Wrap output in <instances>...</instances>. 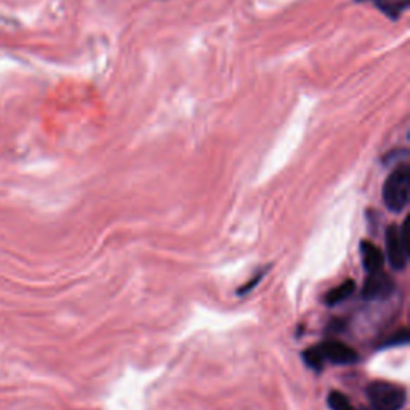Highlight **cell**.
I'll return each instance as SVG.
<instances>
[{"mask_svg":"<svg viewBox=\"0 0 410 410\" xmlns=\"http://www.w3.org/2000/svg\"><path fill=\"white\" fill-rule=\"evenodd\" d=\"M383 202L392 213H401L410 201V167L407 162L397 166L383 185Z\"/></svg>","mask_w":410,"mask_h":410,"instance_id":"cell-1","label":"cell"},{"mask_svg":"<svg viewBox=\"0 0 410 410\" xmlns=\"http://www.w3.org/2000/svg\"><path fill=\"white\" fill-rule=\"evenodd\" d=\"M366 392L373 410H402L407 402V392L402 386L383 380L372 382Z\"/></svg>","mask_w":410,"mask_h":410,"instance_id":"cell-2","label":"cell"},{"mask_svg":"<svg viewBox=\"0 0 410 410\" xmlns=\"http://www.w3.org/2000/svg\"><path fill=\"white\" fill-rule=\"evenodd\" d=\"M385 242H386V259H388L391 268L396 269V271L406 269L410 251L409 218L404 221L399 228L395 225L386 228Z\"/></svg>","mask_w":410,"mask_h":410,"instance_id":"cell-3","label":"cell"},{"mask_svg":"<svg viewBox=\"0 0 410 410\" xmlns=\"http://www.w3.org/2000/svg\"><path fill=\"white\" fill-rule=\"evenodd\" d=\"M395 292V280L391 276L382 271L368 273L364 287H362V297L366 300H378V298H386Z\"/></svg>","mask_w":410,"mask_h":410,"instance_id":"cell-4","label":"cell"},{"mask_svg":"<svg viewBox=\"0 0 410 410\" xmlns=\"http://www.w3.org/2000/svg\"><path fill=\"white\" fill-rule=\"evenodd\" d=\"M319 348L324 361H329L337 366H351L356 364L357 359H359L356 351L342 342H327Z\"/></svg>","mask_w":410,"mask_h":410,"instance_id":"cell-5","label":"cell"},{"mask_svg":"<svg viewBox=\"0 0 410 410\" xmlns=\"http://www.w3.org/2000/svg\"><path fill=\"white\" fill-rule=\"evenodd\" d=\"M361 260L367 273L382 271L385 265L383 251L380 250L377 245L368 241L361 242Z\"/></svg>","mask_w":410,"mask_h":410,"instance_id":"cell-6","label":"cell"},{"mask_svg":"<svg viewBox=\"0 0 410 410\" xmlns=\"http://www.w3.org/2000/svg\"><path fill=\"white\" fill-rule=\"evenodd\" d=\"M354 290H356L354 280H351V279L344 280L343 284H340L335 287V289L327 292L325 297H324V302L329 304V306H335V304L347 302L348 298L354 294Z\"/></svg>","mask_w":410,"mask_h":410,"instance_id":"cell-7","label":"cell"},{"mask_svg":"<svg viewBox=\"0 0 410 410\" xmlns=\"http://www.w3.org/2000/svg\"><path fill=\"white\" fill-rule=\"evenodd\" d=\"M409 0H383L378 2L377 7L383 11V15L388 16L391 20H399L404 11L409 8Z\"/></svg>","mask_w":410,"mask_h":410,"instance_id":"cell-8","label":"cell"},{"mask_svg":"<svg viewBox=\"0 0 410 410\" xmlns=\"http://www.w3.org/2000/svg\"><path fill=\"white\" fill-rule=\"evenodd\" d=\"M327 404H329L332 410H354L348 397L340 391H332L329 397H327Z\"/></svg>","mask_w":410,"mask_h":410,"instance_id":"cell-9","label":"cell"},{"mask_svg":"<svg viewBox=\"0 0 410 410\" xmlns=\"http://www.w3.org/2000/svg\"><path fill=\"white\" fill-rule=\"evenodd\" d=\"M303 357H304V361H306V364L309 367L316 368V371H321L322 364H324V362H325L324 357H322V353H321V348L319 347H314V348L306 349L303 353Z\"/></svg>","mask_w":410,"mask_h":410,"instance_id":"cell-10","label":"cell"},{"mask_svg":"<svg viewBox=\"0 0 410 410\" xmlns=\"http://www.w3.org/2000/svg\"><path fill=\"white\" fill-rule=\"evenodd\" d=\"M409 343V330L401 329L396 333H392L390 338H386L382 347L383 348H391V347H402V344Z\"/></svg>","mask_w":410,"mask_h":410,"instance_id":"cell-11","label":"cell"},{"mask_svg":"<svg viewBox=\"0 0 410 410\" xmlns=\"http://www.w3.org/2000/svg\"><path fill=\"white\" fill-rule=\"evenodd\" d=\"M356 2H375V4H378V2H383V0H356Z\"/></svg>","mask_w":410,"mask_h":410,"instance_id":"cell-12","label":"cell"}]
</instances>
